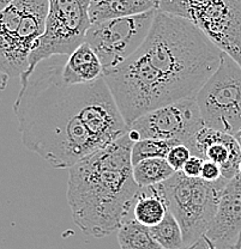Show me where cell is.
<instances>
[{
  "label": "cell",
  "mask_w": 241,
  "mask_h": 249,
  "mask_svg": "<svg viewBox=\"0 0 241 249\" xmlns=\"http://www.w3.org/2000/svg\"><path fill=\"white\" fill-rule=\"evenodd\" d=\"M204 158L201 156L192 155L190 157V160L186 162V164L184 165L183 173L185 174L188 178H199L202 173V168H203Z\"/></svg>",
  "instance_id": "7402d4cb"
},
{
  "label": "cell",
  "mask_w": 241,
  "mask_h": 249,
  "mask_svg": "<svg viewBox=\"0 0 241 249\" xmlns=\"http://www.w3.org/2000/svg\"><path fill=\"white\" fill-rule=\"evenodd\" d=\"M205 240H206V242H208L209 249H217L216 247H215V245H214V243H212L211 241H210L209 238L206 237V236H205ZM230 249H241V240H239V242H238L237 245H235V246H233V247L230 248Z\"/></svg>",
  "instance_id": "603a6c76"
},
{
  "label": "cell",
  "mask_w": 241,
  "mask_h": 249,
  "mask_svg": "<svg viewBox=\"0 0 241 249\" xmlns=\"http://www.w3.org/2000/svg\"><path fill=\"white\" fill-rule=\"evenodd\" d=\"M206 237L217 249H230L241 237V174L238 173L224 186L217 211Z\"/></svg>",
  "instance_id": "8fae6325"
},
{
  "label": "cell",
  "mask_w": 241,
  "mask_h": 249,
  "mask_svg": "<svg viewBox=\"0 0 241 249\" xmlns=\"http://www.w3.org/2000/svg\"><path fill=\"white\" fill-rule=\"evenodd\" d=\"M240 240H241V237H240Z\"/></svg>",
  "instance_id": "4316f807"
},
{
  "label": "cell",
  "mask_w": 241,
  "mask_h": 249,
  "mask_svg": "<svg viewBox=\"0 0 241 249\" xmlns=\"http://www.w3.org/2000/svg\"><path fill=\"white\" fill-rule=\"evenodd\" d=\"M65 55L20 76L14 103L23 145L56 169H67L129 132L105 77L67 84Z\"/></svg>",
  "instance_id": "6da1fadb"
},
{
  "label": "cell",
  "mask_w": 241,
  "mask_h": 249,
  "mask_svg": "<svg viewBox=\"0 0 241 249\" xmlns=\"http://www.w3.org/2000/svg\"><path fill=\"white\" fill-rule=\"evenodd\" d=\"M188 147L193 155L217 163L228 180L239 173L241 146L234 134L203 126L193 137Z\"/></svg>",
  "instance_id": "7c38bea8"
},
{
  "label": "cell",
  "mask_w": 241,
  "mask_h": 249,
  "mask_svg": "<svg viewBox=\"0 0 241 249\" xmlns=\"http://www.w3.org/2000/svg\"><path fill=\"white\" fill-rule=\"evenodd\" d=\"M239 173L241 174V160H240V163H239Z\"/></svg>",
  "instance_id": "484cf974"
},
{
  "label": "cell",
  "mask_w": 241,
  "mask_h": 249,
  "mask_svg": "<svg viewBox=\"0 0 241 249\" xmlns=\"http://www.w3.org/2000/svg\"><path fill=\"white\" fill-rule=\"evenodd\" d=\"M14 0H0V10H4L7 5H10Z\"/></svg>",
  "instance_id": "cb8c5ba5"
},
{
  "label": "cell",
  "mask_w": 241,
  "mask_h": 249,
  "mask_svg": "<svg viewBox=\"0 0 241 249\" xmlns=\"http://www.w3.org/2000/svg\"><path fill=\"white\" fill-rule=\"evenodd\" d=\"M159 10L187 18L241 66V0H160Z\"/></svg>",
  "instance_id": "8992f818"
},
{
  "label": "cell",
  "mask_w": 241,
  "mask_h": 249,
  "mask_svg": "<svg viewBox=\"0 0 241 249\" xmlns=\"http://www.w3.org/2000/svg\"><path fill=\"white\" fill-rule=\"evenodd\" d=\"M181 144L175 140L145 138L134 142L132 147V163L141 162L147 158H166L174 145Z\"/></svg>",
  "instance_id": "d6986e66"
},
{
  "label": "cell",
  "mask_w": 241,
  "mask_h": 249,
  "mask_svg": "<svg viewBox=\"0 0 241 249\" xmlns=\"http://www.w3.org/2000/svg\"><path fill=\"white\" fill-rule=\"evenodd\" d=\"M118 242L121 249H163L149 227L137 219H128L118 230Z\"/></svg>",
  "instance_id": "2e32d148"
},
{
  "label": "cell",
  "mask_w": 241,
  "mask_h": 249,
  "mask_svg": "<svg viewBox=\"0 0 241 249\" xmlns=\"http://www.w3.org/2000/svg\"><path fill=\"white\" fill-rule=\"evenodd\" d=\"M192 151L190 147L185 144H177L169 150L166 160L175 171L183 170L184 165L186 164L190 157L192 156Z\"/></svg>",
  "instance_id": "ffe728a7"
},
{
  "label": "cell",
  "mask_w": 241,
  "mask_h": 249,
  "mask_svg": "<svg viewBox=\"0 0 241 249\" xmlns=\"http://www.w3.org/2000/svg\"><path fill=\"white\" fill-rule=\"evenodd\" d=\"M228 181L223 178L216 182H206L175 171L172 178L161 183L168 209L183 230L184 249L199 242L208 231Z\"/></svg>",
  "instance_id": "5b68a950"
},
{
  "label": "cell",
  "mask_w": 241,
  "mask_h": 249,
  "mask_svg": "<svg viewBox=\"0 0 241 249\" xmlns=\"http://www.w3.org/2000/svg\"><path fill=\"white\" fill-rule=\"evenodd\" d=\"M160 0H90L92 23L159 10Z\"/></svg>",
  "instance_id": "5bb4252c"
},
{
  "label": "cell",
  "mask_w": 241,
  "mask_h": 249,
  "mask_svg": "<svg viewBox=\"0 0 241 249\" xmlns=\"http://www.w3.org/2000/svg\"><path fill=\"white\" fill-rule=\"evenodd\" d=\"M204 126L196 98H185L154 109L136 119L129 126L131 138L175 140L190 145Z\"/></svg>",
  "instance_id": "30bf717a"
},
{
  "label": "cell",
  "mask_w": 241,
  "mask_h": 249,
  "mask_svg": "<svg viewBox=\"0 0 241 249\" xmlns=\"http://www.w3.org/2000/svg\"><path fill=\"white\" fill-rule=\"evenodd\" d=\"M150 229L163 249H184L183 230L178 219L170 211L167 212L162 222Z\"/></svg>",
  "instance_id": "ac0fdd59"
},
{
  "label": "cell",
  "mask_w": 241,
  "mask_h": 249,
  "mask_svg": "<svg viewBox=\"0 0 241 249\" xmlns=\"http://www.w3.org/2000/svg\"><path fill=\"white\" fill-rule=\"evenodd\" d=\"M48 0H14L1 10L0 19V80L5 89L11 78L29 69V58L46 29Z\"/></svg>",
  "instance_id": "277c9868"
},
{
  "label": "cell",
  "mask_w": 241,
  "mask_h": 249,
  "mask_svg": "<svg viewBox=\"0 0 241 249\" xmlns=\"http://www.w3.org/2000/svg\"><path fill=\"white\" fill-rule=\"evenodd\" d=\"M221 54L187 18L157 10L143 45L103 77L130 126L154 109L196 98L219 67Z\"/></svg>",
  "instance_id": "7a4b0ae2"
},
{
  "label": "cell",
  "mask_w": 241,
  "mask_h": 249,
  "mask_svg": "<svg viewBox=\"0 0 241 249\" xmlns=\"http://www.w3.org/2000/svg\"><path fill=\"white\" fill-rule=\"evenodd\" d=\"M157 10L92 23L85 41L101 59L105 71L115 69L137 52L149 35Z\"/></svg>",
  "instance_id": "9c48e42d"
},
{
  "label": "cell",
  "mask_w": 241,
  "mask_h": 249,
  "mask_svg": "<svg viewBox=\"0 0 241 249\" xmlns=\"http://www.w3.org/2000/svg\"><path fill=\"white\" fill-rule=\"evenodd\" d=\"M199 178L202 180L206 181V182H216V181L223 178V174H222V169L217 163L212 162V160H204L203 168H202V173Z\"/></svg>",
  "instance_id": "44dd1931"
},
{
  "label": "cell",
  "mask_w": 241,
  "mask_h": 249,
  "mask_svg": "<svg viewBox=\"0 0 241 249\" xmlns=\"http://www.w3.org/2000/svg\"><path fill=\"white\" fill-rule=\"evenodd\" d=\"M168 209L162 186L142 187L133 206V218L145 227L152 228L162 222Z\"/></svg>",
  "instance_id": "9a60e30c"
},
{
  "label": "cell",
  "mask_w": 241,
  "mask_h": 249,
  "mask_svg": "<svg viewBox=\"0 0 241 249\" xmlns=\"http://www.w3.org/2000/svg\"><path fill=\"white\" fill-rule=\"evenodd\" d=\"M235 137H237L238 142H239V144H240V146H241V129H240L239 132H238L237 134H235Z\"/></svg>",
  "instance_id": "d4e9b609"
},
{
  "label": "cell",
  "mask_w": 241,
  "mask_h": 249,
  "mask_svg": "<svg viewBox=\"0 0 241 249\" xmlns=\"http://www.w3.org/2000/svg\"><path fill=\"white\" fill-rule=\"evenodd\" d=\"M49 10L46 29L36 43L29 58L33 71L38 62L54 55H70L85 42V36L92 25L90 0H48Z\"/></svg>",
  "instance_id": "ba28073f"
},
{
  "label": "cell",
  "mask_w": 241,
  "mask_h": 249,
  "mask_svg": "<svg viewBox=\"0 0 241 249\" xmlns=\"http://www.w3.org/2000/svg\"><path fill=\"white\" fill-rule=\"evenodd\" d=\"M61 74L67 84L92 83L105 76V67L96 52L85 41L67 55Z\"/></svg>",
  "instance_id": "4fadbf2b"
},
{
  "label": "cell",
  "mask_w": 241,
  "mask_h": 249,
  "mask_svg": "<svg viewBox=\"0 0 241 249\" xmlns=\"http://www.w3.org/2000/svg\"><path fill=\"white\" fill-rule=\"evenodd\" d=\"M204 126L229 134L241 129V66L222 52L216 71L196 96Z\"/></svg>",
  "instance_id": "52a82bcc"
},
{
  "label": "cell",
  "mask_w": 241,
  "mask_h": 249,
  "mask_svg": "<svg viewBox=\"0 0 241 249\" xmlns=\"http://www.w3.org/2000/svg\"><path fill=\"white\" fill-rule=\"evenodd\" d=\"M175 170L166 158H147L133 164V176L139 187L160 185L174 175Z\"/></svg>",
  "instance_id": "e0dca14e"
},
{
  "label": "cell",
  "mask_w": 241,
  "mask_h": 249,
  "mask_svg": "<svg viewBox=\"0 0 241 249\" xmlns=\"http://www.w3.org/2000/svg\"><path fill=\"white\" fill-rule=\"evenodd\" d=\"M134 140L128 132L69 168L66 198L74 224L102 238L123 227L142 187L132 163Z\"/></svg>",
  "instance_id": "3957f363"
}]
</instances>
